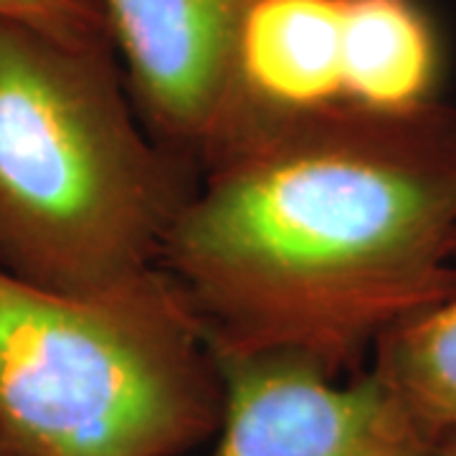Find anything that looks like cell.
<instances>
[{"label":"cell","instance_id":"obj_1","mask_svg":"<svg viewBox=\"0 0 456 456\" xmlns=\"http://www.w3.org/2000/svg\"><path fill=\"white\" fill-rule=\"evenodd\" d=\"M158 272L213 353L365 370L395 322L456 292V110L244 104L198 165Z\"/></svg>","mask_w":456,"mask_h":456},{"label":"cell","instance_id":"obj_2","mask_svg":"<svg viewBox=\"0 0 456 456\" xmlns=\"http://www.w3.org/2000/svg\"><path fill=\"white\" fill-rule=\"evenodd\" d=\"M196 173L142 125L107 36L0 20V269L122 292L158 272Z\"/></svg>","mask_w":456,"mask_h":456},{"label":"cell","instance_id":"obj_3","mask_svg":"<svg viewBox=\"0 0 456 456\" xmlns=\"http://www.w3.org/2000/svg\"><path fill=\"white\" fill-rule=\"evenodd\" d=\"M224 380L155 272L71 297L0 269V441L18 456H180L221 424Z\"/></svg>","mask_w":456,"mask_h":456},{"label":"cell","instance_id":"obj_4","mask_svg":"<svg viewBox=\"0 0 456 456\" xmlns=\"http://www.w3.org/2000/svg\"><path fill=\"white\" fill-rule=\"evenodd\" d=\"M224 411L213 456H441L368 368L338 378L284 353H213Z\"/></svg>","mask_w":456,"mask_h":456},{"label":"cell","instance_id":"obj_5","mask_svg":"<svg viewBox=\"0 0 456 456\" xmlns=\"http://www.w3.org/2000/svg\"><path fill=\"white\" fill-rule=\"evenodd\" d=\"M251 0H92L150 134L198 165L241 112L239 33Z\"/></svg>","mask_w":456,"mask_h":456},{"label":"cell","instance_id":"obj_6","mask_svg":"<svg viewBox=\"0 0 456 456\" xmlns=\"http://www.w3.org/2000/svg\"><path fill=\"white\" fill-rule=\"evenodd\" d=\"M239 92L266 112L347 107V0H251L239 33Z\"/></svg>","mask_w":456,"mask_h":456},{"label":"cell","instance_id":"obj_7","mask_svg":"<svg viewBox=\"0 0 456 456\" xmlns=\"http://www.w3.org/2000/svg\"><path fill=\"white\" fill-rule=\"evenodd\" d=\"M441 51L419 0H347V107L408 112L436 102Z\"/></svg>","mask_w":456,"mask_h":456},{"label":"cell","instance_id":"obj_8","mask_svg":"<svg viewBox=\"0 0 456 456\" xmlns=\"http://www.w3.org/2000/svg\"><path fill=\"white\" fill-rule=\"evenodd\" d=\"M368 370L431 439L456 444V292L395 322Z\"/></svg>","mask_w":456,"mask_h":456},{"label":"cell","instance_id":"obj_9","mask_svg":"<svg viewBox=\"0 0 456 456\" xmlns=\"http://www.w3.org/2000/svg\"><path fill=\"white\" fill-rule=\"evenodd\" d=\"M0 20L23 23L69 41L107 36L92 0H0Z\"/></svg>","mask_w":456,"mask_h":456},{"label":"cell","instance_id":"obj_10","mask_svg":"<svg viewBox=\"0 0 456 456\" xmlns=\"http://www.w3.org/2000/svg\"><path fill=\"white\" fill-rule=\"evenodd\" d=\"M441 456H456V444H446V446H444V452H441Z\"/></svg>","mask_w":456,"mask_h":456},{"label":"cell","instance_id":"obj_11","mask_svg":"<svg viewBox=\"0 0 456 456\" xmlns=\"http://www.w3.org/2000/svg\"><path fill=\"white\" fill-rule=\"evenodd\" d=\"M0 456H18V454H16V452H11V449H8V446H5V444L0 441Z\"/></svg>","mask_w":456,"mask_h":456}]
</instances>
